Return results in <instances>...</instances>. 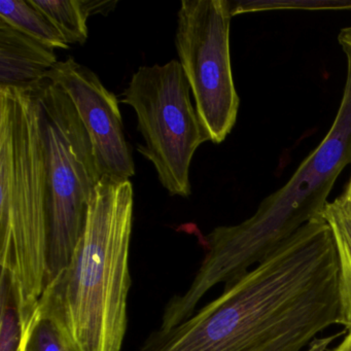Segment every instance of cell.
Segmentation results:
<instances>
[{
    "label": "cell",
    "instance_id": "obj_1",
    "mask_svg": "<svg viewBox=\"0 0 351 351\" xmlns=\"http://www.w3.org/2000/svg\"><path fill=\"white\" fill-rule=\"evenodd\" d=\"M339 320L338 258L320 217L139 351H303Z\"/></svg>",
    "mask_w": 351,
    "mask_h": 351
},
{
    "label": "cell",
    "instance_id": "obj_2",
    "mask_svg": "<svg viewBox=\"0 0 351 351\" xmlns=\"http://www.w3.org/2000/svg\"><path fill=\"white\" fill-rule=\"evenodd\" d=\"M133 196L130 180H100L69 265L38 300V307L60 322L77 351H122L132 285Z\"/></svg>",
    "mask_w": 351,
    "mask_h": 351
},
{
    "label": "cell",
    "instance_id": "obj_3",
    "mask_svg": "<svg viewBox=\"0 0 351 351\" xmlns=\"http://www.w3.org/2000/svg\"><path fill=\"white\" fill-rule=\"evenodd\" d=\"M50 198L42 108L36 88L0 87V267L34 313L48 275Z\"/></svg>",
    "mask_w": 351,
    "mask_h": 351
},
{
    "label": "cell",
    "instance_id": "obj_4",
    "mask_svg": "<svg viewBox=\"0 0 351 351\" xmlns=\"http://www.w3.org/2000/svg\"><path fill=\"white\" fill-rule=\"evenodd\" d=\"M338 42L346 56V81L328 134L254 215L238 225L215 228L207 237L213 262L228 276L245 274L303 226L322 217L337 178L351 164V26L341 30Z\"/></svg>",
    "mask_w": 351,
    "mask_h": 351
},
{
    "label": "cell",
    "instance_id": "obj_5",
    "mask_svg": "<svg viewBox=\"0 0 351 351\" xmlns=\"http://www.w3.org/2000/svg\"><path fill=\"white\" fill-rule=\"evenodd\" d=\"M34 88L42 108L50 198L47 287L69 265L85 230L92 193L102 176L71 97L48 79Z\"/></svg>",
    "mask_w": 351,
    "mask_h": 351
},
{
    "label": "cell",
    "instance_id": "obj_6",
    "mask_svg": "<svg viewBox=\"0 0 351 351\" xmlns=\"http://www.w3.org/2000/svg\"><path fill=\"white\" fill-rule=\"evenodd\" d=\"M190 85L180 61L139 67L125 90L122 104L136 112L145 145L137 151L153 163L171 196L192 194L190 167L208 132L190 98Z\"/></svg>",
    "mask_w": 351,
    "mask_h": 351
},
{
    "label": "cell",
    "instance_id": "obj_7",
    "mask_svg": "<svg viewBox=\"0 0 351 351\" xmlns=\"http://www.w3.org/2000/svg\"><path fill=\"white\" fill-rule=\"evenodd\" d=\"M231 7L228 0H184L176 46L196 110L213 143L235 126L240 99L230 56Z\"/></svg>",
    "mask_w": 351,
    "mask_h": 351
},
{
    "label": "cell",
    "instance_id": "obj_8",
    "mask_svg": "<svg viewBox=\"0 0 351 351\" xmlns=\"http://www.w3.org/2000/svg\"><path fill=\"white\" fill-rule=\"evenodd\" d=\"M46 79L60 86L73 100L91 139L102 178L130 180L135 174L134 161L116 96L93 71L71 57L59 61Z\"/></svg>",
    "mask_w": 351,
    "mask_h": 351
},
{
    "label": "cell",
    "instance_id": "obj_9",
    "mask_svg": "<svg viewBox=\"0 0 351 351\" xmlns=\"http://www.w3.org/2000/svg\"><path fill=\"white\" fill-rule=\"evenodd\" d=\"M58 62L54 49L0 18V87H34Z\"/></svg>",
    "mask_w": 351,
    "mask_h": 351
},
{
    "label": "cell",
    "instance_id": "obj_10",
    "mask_svg": "<svg viewBox=\"0 0 351 351\" xmlns=\"http://www.w3.org/2000/svg\"><path fill=\"white\" fill-rule=\"evenodd\" d=\"M322 217L332 232L338 258L339 324L351 332V203L341 195L326 203Z\"/></svg>",
    "mask_w": 351,
    "mask_h": 351
},
{
    "label": "cell",
    "instance_id": "obj_11",
    "mask_svg": "<svg viewBox=\"0 0 351 351\" xmlns=\"http://www.w3.org/2000/svg\"><path fill=\"white\" fill-rule=\"evenodd\" d=\"M34 313H26L19 282L9 268L1 267L0 351H25L28 330Z\"/></svg>",
    "mask_w": 351,
    "mask_h": 351
},
{
    "label": "cell",
    "instance_id": "obj_12",
    "mask_svg": "<svg viewBox=\"0 0 351 351\" xmlns=\"http://www.w3.org/2000/svg\"><path fill=\"white\" fill-rule=\"evenodd\" d=\"M0 18L50 48L62 50L69 48L56 26L30 0H1Z\"/></svg>",
    "mask_w": 351,
    "mask_h": 351
},
{
    "label": "cell",
    "instance_id": "obj_13",
    "mask_svg": "<svg viewBox=\"0 0 351 351\" xmlns=\"http://www.w3.org/2000/svg\"><path fill=\"white\" fill-rule=\"evenodd\" d=\"M30 3L56 26L69 46L87 42L88 17L81 0H30Z\"/></svg>",
    "mask_w": 351,
    "mask_h": 351
},
{
    "label": "cell",
    "instance_id": "obj_14",
    "mask_svg": "<svg viewBox=\"0 0 351 351\" xmlns=\"http://www.w3.org/2000/svg\"><path fill=\"white\" fill-rule=\"evenodd\" d=\"M25 351H77L60 322L38 307L30 322Z\"/></svg>",
    "mask_w": 351,
    "mask_h": 351
},
{
    "label": "cell",
    "instance_id": "obj_15",
    "mask_svg": "<svg viewBox=\"0 0 351 351\" xmlns=\"http://www.w3.org/2000/svg\"><path fill=\"white\" fill-rule=\"evenodd\" d=\"M84 11H85L87 17H91L93 15L106 16L114 11L118 1L114 0H108V1H99V0H81Z\"/></svg>",
    "mask_w": 351,
    "mask_h": 351
},
{
    "label": "cell",
    "instance_id": "obj_16",
    "mask_svg": "<svg viewBox=\"0 0 351 351\" xmlns=\"http://www.w3.org/2000/svg\"><path fill=\"white\" fill-rule=\"evenodd\" d=\"M344 332L346 330H344ZM340 332L336 335H330V336L322 337V338H316L315 340L312 341L311 344L304 349L303 351H328V347L334 342L339 337L342 336L343 332Z\"/></svg>",
    "mask_w": 351,
    "mask_h": 351
},
{
    "label": "cell",
    "instance_id": "obj_17",
    "mask_svg": "<svg viewBox=\"0 0 351 351\" xmlns=\"http://www.w3.org/2000/svg\"><path fill=\"white\" fill-rule=\"evenodd\" d=\"M328 351H351V332L345 336L340 344Z\"/></svg>",
    "mask_w": 351,
    "mask_h": 351
},
{
    "label": "cell",
    "instance_id": "obj_18",
    "mask_svg": "<svg viewBox=\"0 0 351 351\" xmlns=\"http://www.w3.org/2000/svg\"><path fill=\"white\" fill-rule=\"evenodd\" d=\"M343 196L351 203V176L350 180H349L348 184H347L346 188H345L344 193H343Z\"/></svg>",
    "mask_w": 351,
    "mask_h": 351
}]
</instances>
